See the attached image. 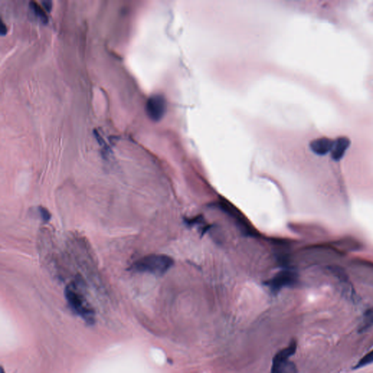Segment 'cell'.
<instances>
[{
  "instance_id": "4fadbf2b",
  "label": "cell",
  "mask_w": 373,
  "mask_h": 373,
  "mask_svg": "<svg viewBox=\"0 0 373 373\" xmlns=\"http://www.w3.org/2000/svg\"><path fill=\"white\" fill-rule=\"evenodd\" d=\"M43 5L45 6V7H46L49 11H50L51 10V7H52V2H51V1H49V0H46V1H43Z\"/></svg>"
},
{
  "instance_id": "8fae6325",
  "label": "cell",
  "mask_w": 373,
  "mask_h": 373,
  "mask_svg": "<svg viewBox=\"0 0 373 373\" xmlns=\"http://www.w3.org/2000/svg\"><path fill=\"white\" fill-rule=\"evenodd\" d=\"M373 363V350L368 352V354H365L363 357L360 361L354 367V370L360 369V368H364V367L367 366V365H371Z\"/></svg>"
},
{
  "instance_id": "5b68a950",
  "label": "cell",
  "mask_w": 373,
  "mask_h": 373,
  "mask_svg": "<svg viewBox=\"0 0 373 373\" xmlns=\"http://www.w3.org/2000/svg\"><path fill=\"white\" fill-rule=\"evenodd\" d=\"M354 213L360 223L373 236V206L369 203H357Z\"/></svg>"
},
{
  "instance_id": "52a82bcc",
  "label": "cell",
  "mask_w": 373,
  "mask_h": 373,
  "mask_svg": "<svg viewBox=\"0 0 373 373\" xmlns=\"http://www.w3.org/2000/svg\"><path fill=\"white\" fill-rule=\"evenodd\" d=\"M333 145L334 141L326 139V138H322V139H317L311 142V148L316 154L323 156L329 152H332Z\"/></svg>"
},
{
  "instance_id": "30bf717a",
  "label": "cell",
  "mask_w": 373,
  "mask_h": 373,
  "mask_svg": "<svg viewBox=\"0 0 373 373\" xmlns=\"http://www.w3.org/2000/svg\"><path fill=\"white\" fill-rule=\"evenodd\" d=\"M30 6L32 7V10L35 13L36 16H38L39 18L41 19V21L44 23L48 22V16L45 13L44 10L42 9V7L36 2V1H32L30 2Z\"/></svg>"
},
{
  "instance_id": "277c9868",
  "label": "cell",
  "mask_w": 373,
  "mask_h": 373,
  "mask_svg": "<svg viewBox=\"0 0 373 373\" xmlns=\"http://www.w3.org/2000/svg\"><path fill=\"white\" fill-rule=\"evenodd\" d=\"M166 111V101L160 94L151 96L146 103V112L151 120L159 121Z\"/></svg>"
},
{
  "instance_id": "9c48e42d",
  "label": "cell",
  "mask_w": 373,
  "mask_h": 373,
  "mask_svg": "<svg viewBox=\"0 0 373 373\" xmlns=\"http://www.w3.org/2000/svg\"><path fill=\"white\" fill-rule=\"evenodd\" d=\"M373 326V307L368 309L364 314L363 318L360 326H359V332L360 333L368 330L370 328Z\"/></svg>"
},
{
  "instance_id": "8992f818",
  "label": "cell",
  "mask_w": 373,
  "mask_h": 373,
  "mask_svg": "<svg viewBox=\"0 0 373 373\" xmlns=\"http://www.w3.org/2000/svg\"><path fill=\"white\" fill-rule=\"evenodd\" d=\"M296 273L293 270H283L267 282V285L274 292H278L285 286H291L297 281Z\"/></svg>"
},
{
  "instance_id": "7a4b0ae2",
  "label": "cell",
  "mask_w": 373,
  "mask_h": 373,
  "mask_svg": "<svg viewBox=\"0 0 373 373\" xmlns=\"http://www.w3.org/2000/svg\"><path fill=\"white\" fill-rule=\"evenodd\" d=\"M174 260L165 255H149L140 258L131 265L129 270L135 273L162 275L171 269Z\"/></svg>"
},
{
  "instance_id": "5bb4252c",
  "label": "cell",
  "mask_w": 373,
  "mask_h": 373,
  "mask_svg": "<svg viewBox=\"0 0 373 373\" xmlns=\"http://www.w3.org/2000/svg\"><path fill=\"white\" fill-rule=\"evenodd\" d=\"M7 32V27L4 25V23L1 21V26H0V33L1 35H4Z\"/></svg>"
},
{
  "instance_id": "7c38bea8",
  "label": "cell",
  "mask_w": 373,
  "mask_h": 373,
  "mask_svg": "<svg viewBox=\"0 0 373 373\" xmlns=\"http://www.w3.org/2000/svg\"><path fill=\"white\" fill-rule=\"evenodd\" d=\"M38 212L40 216H41L42 219L45 222H49L51 220V214L50 212L47 209L43 207H39Z\"/></svg>"
},
{
  "instance_id": "ba28073f",
  "label": "cell",
  "mask_w": 373,
  "mask_h": 373,
  "mask_svg": "<svg viewBox=\"0 0 373 373\" xmlns=\"http://www.w3.org/2000/svg\"><path fill=\"white\" fill-rule=\"evenodd\" d=\"M349 145V141L345 137L339 138L334 141L333 148H332V157L334 160H339L342 159L345 152L346 151Z\"/></svg>"
},
{
  "instance_id": "3957f363",
  "label": "cell",
  "mask_w": 373,
  "mask_h": 373,
  "mask_svg": "<svg viewBox=\"0 0 373 373\" xmlns=\"http://www.w3.org/2000/svg\"><path fill=\"white\" fill-rule=\"evenodd\" d=\"M298 343L292 340L289 346L280 350L272 360L270 373H298V368L289 358L296 352Z\"/></svg>"
},
{
  "instance_id": "6da1fadb",
  "label": "cell",
  "mask_w": 373,
  "mask_h": 373,
  "mask_svg": "<svg viewBox=\"0 0 373 373\" xmlns=\"http://www.w3.org/2000/svg\"><path fill=\"white\" fill-rule=\"evenodd\" d=\"M64 295L71 310L76 315L90 324L95 322V311L78 286L74 283L69 284L65 288Z\"/></svg>"
}]
</instances>
